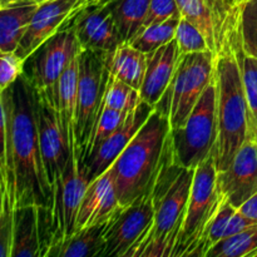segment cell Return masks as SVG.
I'll use <instances>...</instances> for the list:
<instances>
[{"mask_svg": "<svg viewBox=\"0 0 257 257\" xmlns=\"http://www.w3.org/2000/svg\"><path fill=\"white\" fill-rule=\"evenodd\" d=\"M24 62L17 52L0 53V90L9 88L22 77Z\"/></svg>", "mask_w": 257, "mask_h": 257, "instance_id": "33", "label": "cell"}, {"mask_svg": "<svg viewBox=\"0 0 257 257\" xmlns=\"http://www.w3.org/2000/svg\"><path fill=\"white\" fill-rule=\"evenodd\" d=\"M217 186L223 200L240 208L257 193V141H246L226 170L217 173Z\"/></svg>", "mask_w": 257, "mask_h": 257, "instance_id": "13", "label": "cell"}, {"mask_svg": "<svg viewBox=\"0 0 257 257\" xmlns=\"http://www.w3.org/2000/svg\"><path fill=\"white\" fill-rule=\"evenodd\" d=\"M140 90L110 75L104 94V105L123 113H131L142 103Z\"/></svg>", "mask_w": 257, "mask_h": 257, "instance_id": "27", "label": "cell"}, {"mask_svg": "<svg viewBox=\"0 0 257 257\" xmlns=\"http://www.w3.org/2000/svg\"><path fill=\"white\" fill-rule=\"evenodd\" d=\"M44 257L42 207L28 205L14 210L12 257Z\"/></svg>", "mask_w": 257, "mask_h": 257, "instance_id": "18", "label": "cell"}, {"mask_svg": "<svg viewBox=\"0 0 257 257\" xmlns=\"http://www.w3.org/2000/svg\"><path fill=\"white\" fill-rule=\"evenodd\" d=\"M180 19L181 18L168 19L166 22L155 23V24L142 28L138 34L131 40L130 44L146 54L158 49L175 39Z\"/></svg>", "mask_w": 257, "mask_h": 257, "instance_id": "25", "label": "cell"}, {"mask_svg": "<svg viewBox=\"0 0 257 257\" xmlns=\"http://www.w3.org/2000/svg\"><path fill=\"white\" fill-rule=\"evenodd\" d=\"M35 2H37L38 4H40V3H43V2H47V0H35Z\"/></svg>", "mask_w": 257, "mask_h": 257, "instance_id": "37", "label": "cell"}, {"mask_svg": "<svg viewBox=\"0 0 257 257\" xmlns=\"http://www.w3.org/2000/svg\"><path fill=\"white\" fill-rule=\"evenodd\" d=\"M236 2H242V0H236Z\"/></svg>", "mask_w": 257, "mask_h": 257, "instance_id": "38", "label": "cell"}, {"mask_svg": "<svg viewBox=\"0 0 257 257\" xmlns=\"http://www.w3.org/2000/svg\"><path fill=\"white\" fill-rule=\"evenodd\" d=\"M108 222L75 231L53 248L48 257H103Z\"/></svg>", "mask_w": 257, "mask_h": 257, "instance_id": "21", "label": "cell"}, {"mask_svg": "<svg viewBox=\"0 0 257 257\" xmlns=\"http://www.w3.org/2000/svg\"><path fill=\"white\" fill-rule=\"evenodd\" d=\"M109 8L120 39L130 43L138 34L148 14L151 0H99Z\"/></svg>", "mask_w": 257, "mask_h": 257, "instance_id": "24", "label": "cell"}, {"mask_svg": "<svg viewBox=\"0 0 257 257\" xmlns=\"http://www.w3.org/2000/svg\"><path fill=\"white\" fill-rule=\"evenodd\" d=\"M155 187L122 207L108 223L103 257H140L155 223Z\"/></svg>", "mask_w": 257, "mask_h": 257, "instance_id": "9", "label": "cell"}, {"mask_svg": "<svg viewBox=\"0 0 257 257\" xmlns=\"http://www.w3.org/2000/svg\"><path fill=\"white\" fill-rule=\"evenodd\" d=\"M33 92L43 163L53 191L67 170L74 141L70 140L63 127L54 92L34 88Z\"/></svg>", "mask_w": 257, "mask_h": 257, "instance_id": "10", "label": "cell"}, {"mask_svg": "<svg viewBox=\"0 0 257 257\" xmlns=\"http://www.w3.org/2000/svg\"><path fill=\"white\" fill-rule=\"evenodd\" d=\"M255 223V221L246 217L243 213H241L238 208L233 207L228 201L223 200L210 228H208L200 257H206L210 248L213 247L220 241L226 240V238L246 230Z\"/></svg>", "mask_w": 257, "mask_h": 257, "instance_id": "23", "label": "cell"}, {"mask_svg": "<svg viewBox=\"0 0 257 257\" xmlns=\"http://www.w3.org/2000/svg\"><path fill=\"white\" fill-rule=\"evenodd\" d=\"M217 137V85L215 75L185 124L172 130L176 162L186 168H197L215 152Z\"/></svg>", "mask_w": 257, "mask_h": 257, "instance_id": "6", "label": "cell"}, {"mask_svg": "<svg viewBox=\"0 0 257 257\" xmlns=\"http://www.w3.org/2000/svg\"><path fill=\"white\" fill-rule=\"evenodd\" d=\"M29 2V0H0V8L3 7H10V5L19 4V3Z\"/></svg>", "mask_w": 257, "mask_h": 257, "instance_id": "36", "label": "cell"}, {"mask_svg": "<svg viewBox=\"0 0 257 257\" xmlns=\"http://www.w3.org/2000/svg\"><path fill=\"white\" fill-rule=\"evenodd\" d=\"M120 208L122 206L117 196L115 175L110 167L88 186L78 212L74 232L108 222Z\"/></svg>", "mask_w": 257, "mask_h": 257, "instance_id": "16", "label": "cell"}, {"mask_svg": "<svg viewBox=\"0 0 257 257\" xmlns=\"http://www.w3.org/2000/svg\"><path fill=\"white\" fill-rule=\"evenodd\" d=\"M67 25L74 28L83 50L107 54L123 43L109 8L99 0H85Z\"/></svg>", "mask_w": 257, "mask_h": 257, "instance_id": "12", "label": "cell"}, {"mask_svg": "<svg viewBox=\"0 0 257 257\" xmlns=\"http://www.w3.org/2000/svg\"><path fill=\"white\" fill-rule=\"evenodd\" d=\"M196 168L173 161L155 186L156 216L140 257H172L187 212Z\"/></svg>", "mask_w": 257, "mask_h": 257, "instance_id": "4", "label": "cell"}, {"mask_svg": "<svg viewBox=\"0 0 257 257\" xmlns=\"http://www.w3.org/2000/svg\"><path fill=\"white\" fill-rule=\"evenodd\" d=\"M0 198V257H12L15 208L8 196Z\"/></svg>", "mask_w": 257, "mask_h": 257, "instance_id": "32", "label": "cell"}, {"mask_svg": "<svg viewBox=\"0 0 257 257\" xmlns=\"http://www.w3.org/2000/svg\"><path fill=\"white\" fill-rule=\"evenodd\" d=\"M215 70L216 54L211 50L181 55L170 89L158 103L170 112L172 130L185 124L215 77Z\"/></svg>", "mask_w": 257, "mask_h": 257, "instance_id": "8", "label": "cell"}, {"mask_svg": "<svg viewBox=\"0 0 257 257\" xmlns=\"http://www.w3.org/2000/svg\"><path fill=\"white\" fill-rule=\"evenodd\" d=\"M180 59L176 38L158 49L147 53V69L140 90L143 102L157 107L170 89Z\"/></svg>", "mask_w": 257, "mask_h": 257, "instance_id": "17", "label": "cell"}, {"mask_svg": "<svg viewBox=\"0 0 257 257\" xmlns=\"http://www.w3.org/2000/svg\"><path fill=\"white\" fill-rule=\"evenodd\" d=\"M240 34L243 52L257 58V0L240 2Z\"/></svg>", "mask_w": 257, "mask_h": 257, "instance_id": "28", "label": "cell"}, {"mask_svg": "<svg viewBox=\"0 0 257 257\" xmlns=\"http://www.w3.org/2000/svg\"><path fill=\"white\" fill-rule=\"evenodd\" d=\"M80 53L68 65L55 87V102L59 110L62 124L72 141H74V123L77 112L78 83H79Z\"/></svg>", "mask_w": 257, "mask_h": 257, "instance_id": "22", "label": "cell"}, {"mask_svg": "<svg viewBox=\"0 0 257 257\" xmlns=\"http://www.w3.org/2000/svg\"><path fill=\"white\" fill-rule=\"evenodd\" d=\"M257 250V223L220 241L210 248L206 257H251Z\"/></svg>", "mask_w": 257, "mask_h": 257, "instance_id": "26", "label": "cell"}, {"mask_svg": "<svg viewBox=\"0 0 257 257\" xmlns=\"http://www.w3.org/2000/svg\"><path fill=\"white\" fill-rule=\"evenodd\" d=\"M80 52L74 28L63 27L25 59L23 74L34 89L54 92L64 70Z\"/></svg>", "mask_w": 257, "mask_h": 257, "instance_id": "11", "label": "cell"}, {"mask_svg": "<svg viewBox=\"0 0 257 257\" xmlns=\"http://www.w3.org/2000/svg\"><path fill=\"white\" fill-rule=\"evenodd\" d=\"M238 210H240L241 213H243L246 217L255 221L257 223V193H255L250 200L246 201Z\"/></svg>", "mask_w": 257, "mask_h": 257, "instance_id": "35", "label": "cell"}, {"mask_svg": "<svg viewBox=\"0 0 257 257\" xmlns=\"http://www.w3.org/2000/svg\"><path fill=\"white\" fill-rule=\"evenodd\" d=\"M35 0L0 8V53L17 52L38 9Z\"/></svg>", "mask_w": 257, "mask_h": 257, "instance_id": "20", "label": "cell"}, {"mask_svg": "<svg viewBox=\"0 0 257 257\" xmlns=\"http://www.w3.org/2000/svg\"><path fill=\"white\" fill-rule=\"evenodd\" d=\"M108 79L109 70L105 67L103 54L82 49L79 59L74 145L84 162L89 153L95 125L104 104Z\"/></svg>", "mask_w": 257, "mask_h": 257, "instance_id": "7", "label": "cell"}, {"mask_svg": "<svg viewBox=\"0 0 257 257\" xmlns=\"http://www.w3.org/2000/svg\"><path fill=\"white\" fill-rule=\"evenodd\" d=\"M153 110L155 107L147 104L146 102L141 103L137 109L128 114L124 123L112 136L103 141L95 150L89 153L85 160V166L90 181L102 176L105 171L112 167L113 163L117 161L128 143L142 128Z\"/></svg>", "mask_w": 257, "mask_h": 257, "instance_id": "15", "label": "cell"}, {"mask_svg": "<svg viewBox=\"0 0 257 257\" xmlns=\"http://www.w3.org/2000/svg\"><path fill=\"white\" fill-rule=\"evenodd\" d=\"M241 54L240 2H235L226 17L216 50L218 137L213 155L218 172L230 166L246 141L253 138Z\"/></svg>", "mask_w": 257, "mask_h": 257, "instance_id": "1", "label": "cell"}, {"mask_svg": "<svg viewBox=\"0 0 257 257\" xmlns=\"http://www.w3.org/2000/svg\"><path fill=\"white\" fill-rule=\"evenodd\" d=\"M128 114L130 113L119 112V110L112 109V108L103 104V109L100 112L99 119H98L97 125H95L94 135H93L92 138V143H90L89 153L93 150H95L103 141H105L109 136H112L124 123ZM89 153H88V156H89Z\"/></svg>", "mask_w": 257, "mask_h": 257, "instance_id": "31", "label": "cell"}, {"mask_svg": "<svg viewBox=\"0 0 257 257\" xmlns=\"http://www.w3.org/2000/svg\"><path fill=\"white\" fill-rule=\"evenodd\" d=\"M12 88V146L15 167V208H48L52 187L45 173L38 135L34 92L24 74Z\"/></svg>", "mask_w": 257, "mask_h": 257, "instance_id": "3", "label": "cell"}, {"mask_svg": "<svg viewBox=\"0 0 257 257\" xmlns=\"http://www.w3.org/2000/svg\"><path fill=\"white\" fill-rule=\"evenodd\" d=\"M176 40H177L181 55L211 50L210 44L203 33L186 18L180 19L177 32H176Z\"/></svg>", "mask_w": 257, "mask_h": 257, "instance_id": "29", "label": "cell"}, {"mask_svg": "<svg viewBox=\"0 0 257 257\" xmlns=\"http://www.w3.org/2000/svg\"><path fill=\"white\" fill-rule=\"evenodd\" d=\"M176 18H182L177 0H151L148 14L142 28L155 24V23L166 22L168 19H176Z\"/></svg>", "mask_w": 257, "mask_h": 257, "instance_id": "34", "label": "cell"}, {"mask_svg": "<svg viewBox=\"0 0 257 257\" xmlns=\"http://www.w3.org/2000/svg\"><path fill=\"white\" fill-rule=\"evenodd\" d=\"M85 0H47L38 5L29 29L17 49V54L27 59L38 47L59 32Z\"/></svg>", "mask_w": 257, "mask_h": 257, "instance_id": "14", "label": "cell"}, {"mask_svg": "<svg viewBox=\"0 0 257 257\" xmlns=\"http://www.w3.org/2000/svg\"><path fill=\"white\" fill-rule=\"evenodd\" d=\"M110 75L141 90L147 69V54L131 45L122 43L112 52L103 54Z\"/></svg>", "mask_w": 257, "mask_h": 257, "instance_id": "19", "label": "cell"}, {"mask_svg": "<svg viewBox=\"0 0 257 257\" xmlns=\"http://www.w3.org/2000/svg\"><path fill=\"white\" fill-rule=\"evenodd\" d=\"M215 155L195 170L185 222L172 257H200L208 228L222 203Z\"/></svg>", "mask_w": 257, "mask_h": 257, "instance_id": "5", "label": "cell"}, {"mask_svg": "<svg viewBox=\"0 0 257 257\" xmlns=\"http://www.w3.org/2000/svg\"><path fill=\"white\" fill-rule=\"evenodd\" d=\"M173 161L176 158L170 114L155 108L112 166L120 206L125 207L151 192Z\"/></svg>", "mask_w": 257, "mask_h": 257, "instance_id": "2", "label": "cell"}, {"mask_svg": "<svg viewBox=\"0 0 257 257\" xmlns=\"http://www.w3.org/2000/svg\"><path fill=\"white\" fill-rule=\"evenodd\" d=\"M241 67H242L243 82H245L246 97H247L248 110H250L253 138L257 141V58L247 55L242 49Z\"/></svg>", "mask_w": 257, "mask_h": 257, "instance_id": "30", "label": "cell"}]
</instances>
